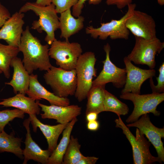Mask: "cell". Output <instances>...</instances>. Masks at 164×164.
Instances as JSON below:
<instances>
[{
    "label": "cell",
    "instance_id": "cell-1",
    "mask_svg": "<svg viewBox=\"0 0 164 164\" xmlns=\"http://www.w3.org/2000/svg\"><path fill=\"white\" fill-rule=\"evenodd\" d=\"M18 48L23 55L24 67L30 74L37 69L46 71L52 66L49 58V45H42L32 34L28 26L23 31Z\"/></svg>",
    "mask_w": 164,
    "mask_h": 164
},
{
    "label": "cell",
    "instance_id": "cell-2",
    "mask_svg": "<svg viewBox=\"0 0 164 164\" xmlns=\"http://www.w3.org/2000/svg\"><path fill=\"white\" fill-rule=\"evenodd\" d=\"M32 11L39 17L38 20L32 23L31 28L41 33L44 31L46 34L45 40L50 45L56 39L55 32L59 29V17L52 3L46 6L39 5L35 2H27L20 9L19 12H26Z\"/></svg>",
    "mask_w": 164,
    "mask_h": 164
},
{
    "label": "cell",
    "instance_id": "cell-3",
    "mask_svg": "<svg viewBox=\"0 0 164 164\" xmlns=\"http://www.w3.org/2000/svg\"><path fill=\"white\" fill-rule=\"evenodd\" d=\"M96 60L94 53L91 51L82 53L78 60L75 69L77 85L74 95L79 102L87 98L92 86L93 77H96Z\"/></svg>",
    "mask_w": 164,
    "mask_h": 164
},
{
    "label": "cell",
    "instance_id": "cell-4",
    "mask_svg": "<svg viewBox=\"0 0 164 164\" xmlns=\"http://www.w3.org/2000/svg\"><path fill=\"white\" fill-rule=\"evenodd\" d=\"M43 78L56 95L65 98L74 95L77 85L75 69L67 70L52 66L46 71Z\"/></svg>",
    "mask_w": 164,
    "mask_h": 164
},
{
    "label": "cell",
    "instance_id": "cell-5",
    "mask_svg": "<svg viewBox=\"0 0 164 164\" xmlns=\"http://www.w3.org/2000/svg\"><path fill=\"white\" fill-rule=\"evenodd\" d=\"M128 9L125 14L120 19H112L106 23H101V26L94 28L93 26H87L85 29L86 33L90 34L94 38L105 40L108 37L112 39H128L130 31L126 26V22L135 9L136 5L131 3L128 6Z\"/></svg>",
    "mask_w": 164,
    "mask_h": 164
},
{
    "label": "cell",
    "instance_id": "cell-6",
    "mask_svg": "<svg viewBox=\"0 0 164 164\" xmlns=\"http://www.w3.org/2000/svg\"><path fill=\"white\" fill-rule=\"evenodd\" d=\"M114 121L115 127L121 128L123 134L129 141L132 148L134 164H151L156 162L162 164L158 157L152 155L149 150L151 143L141 134L137 128L135 136L124 124L120 116Z\"/></svg>",
    "mask_w": 164,
    "mask_h": 164
},
{
    "label": "cell",
    "instance_id": "cell-7",
    "mask_svg": "<svg viewBox=\"0 0 164 164\" xmlns=\"http://www.w3.org/2000/svg\"><path fill=\"white\" fill-rule=\"evenodd\" d=\"M120 97L131 101L134 108L131 114L126 120L127 123H131L137 120L142 115L152 113L159 116V111L156 110L158 106L164 100V93L140 95L131 93L121 94Z\"/></svg>",
    "mask_w": 164,
    "mask_h": 164
},
{
    "label": "cell",
    "instance_id": "cell-8",
    "mask_svg": "<svg viewBox=\"0 0 164 164\" xmlns=\"http://www.w3.org/2000/svg\"><path fill=\"white\" fill-rule=\"evenodd\" d=\"M135 46L127 56L131 62L137 64L145 65L154 69L156 65L155 56L164 48V43L158 38L151 39L135 37Z\"/></svg>",
    "mask_w": 164,
    "mask_h": 164
},
{
    "label": "cell",
    "instance_id": "cell-9",
    "mask_svg": "<svg viewBox=\"0 0 164 164\" xmlns=\"http://www.w3.org/2000/svg\"><path fill=\"white\" fill-rule=\"evenodd\" d=\"M50 45L49 55L55 60L57 65L67 70L75 69L78 60L83 52L80 43L56 39Z\"/></svg>",
    "mask_w": 164,
    "mask_h": 164
},
{
    "label": "cell",
    "instance_id": "cell-10",
    "mask_svg": "<svg viewBox=\"0 0 164 164\" xmlns=\"http://www.w3.org/2000/svg\"><path fill=\"white\" fill-rule=\"evenodd\" d=\"M103 48L106 58L102 61L103 68L96 78L93 80L92 86L105 85L108 83H111L117 88H122L126 80V69L118 67L111 62L110 57L111 48L108 43L104 45Z\"/></svg>",
    "mask_w": 164,
    "mask_h": 164
},
{
    "label": "cell",
    "instance_id": "cell-11",
    "mask_svg": "<svg viewBox=\"0 0 164 164\" xmlns=\"http://www.w3.org/2000/svg\"><path fill=\"white\" fill-rule=\"evenodd\" d=\"M126 26L135 37L146 39L157 38L155 21L150 15L135 9L126 20Z\"/></svg>",
    "mask_w": 164,
    "mask_h": 164
},
{
    "label": "cell",
    "instance_id": "cell-12",
    "mask_svg": "<svg viewBox=\"0 0 164 164\" xmlns=\"http://www.w3.org/2000/svg\"><path fill=\"white\" fill-rule=\"evenodd\" d=\"M126 126L128 128L135 127L138 128L140 132L145 135L153 145L161 161L164 162V148L162 140V138H164V128H159L153 125L148 114L142 115L140 119Z\"/></svg>",
    "mask_w": 164,
    "mask_h": 164
},
{
    "label": "cell",
    "instance_id": "cell-13",
    "mask_svg": "<svg viewBox=\"0 0 164 164\" xmlns=\"http://www.w3.org/2000/svg\"><path fill=\"white\" fill-rule=\"evenodd\" d=\"M126 78L121 94L131 93L140 94L142 84L148 79L155 76L156 71L154 69H143L134 65L127 57H124Z\"/></svg>",
    "mask_w": 164,
    "mask_h": 164
},
{
    "label": "cell",
    "instance_id": "cell-14",
    "mask_svg": "<svg viewBox=\"0 0 164 164\" xmlns=\"http://www.w3.org/2000/svg\"><path fill=\"white\" fill-rule=\"evenodd\" d=\"M38 105L43 113L41 114L42 119H53L61 124H67L81 113V108L77 105L58 106L46 105L39 102Z\"/></svg>",
    "mask_w": 164,
    "mask_h": 164
},
{
    "label": "cell",
    "instance_id": "cell-15",
    "mask_svg": "<svg viewBox=\"0 0 164 164\" xmlns=\"http://www.w3.org/2000/svg\"><path fill=\"white\" fill-rule=\"evenodd\" d=\"M24 14L19 11L13 14L0 29V39L8 45L19 47L23 32Z\"/></svg>",
    "mask_w": 164,
    "mask_h": 164
},
{
    "label": "cell",
    "instance_id": "cell-16",
    "mask_svg": "<svg viewBox=\"0 0 164 164\" xmlns=\"http://www.w3.org/2000/svg\"><path fill=\"white\" fill-rule=\"evenodd\" d=\"M30 121L28 118L23 122V125L26 130L24 142L25 148L23 150L24 156L23 164H26L30 160H32L42 164H47L48 159L51 153L48 150H43L33 140L29 127Z\"/></svg>",
    "mask_w": 164,
    "mask_h": 164
},
{
    "label": "cell",
    "instance_id": "cell-17",
    "mask_svg": "<svg viewBox=\"0 0 164 164\" xmlns=\"http://www.w3.org/2000/svg\"><path fill=\"white\" fill-rule=\"evenodd\" d=\"M26 94L35 100H46L50 105L66 106L70 104L67 97H60L46 89L39 82L38 75L33 73L30 74V84Z\"/></svg>",
    "mask_w": 164,
    "mask_h": 164
},
{
    "label": "cell",
    "instance_id": "cell-18",
    "mask_svg": "<svg viewBox=\"0 0 164 164\" xmlns=\"http://www.w3.org/2000/svg\"><path fill=\"white\" fill-rule=\"evenodd\" d=\"M13 69L12 80L5 84L11 86L14 92L26 94L29 87L30 74L25 68L21 59L17 56L14 58L10 63Z\"/></svg>",
    "mask_w": 164,
    "mask_h": 164
},
{
    "label": "cell",
    "instance_id": "cell-19",
    "mask_svg": "<svg viewBox=\"0 0 164 164\" xmlns=\"http://www.w3.org/2000/svg\"><path fill=\"white\" fill-rule=\"evenodd\" d=\"M34 132H36L37 128H39L45 137L48 145V149L52 153L57 145L60 135L66 128L68 123L59 124L55 125L44 124L37 118L36 114H29Z\"/></svg>",
    "mask_w": 164,
    "mask_h": 164
},
{
    "label": "cell",
    "instance_id": "cell-20",
    "mask_svg": "<svg viewBox=\"0 0 164 164\" xmlns=\"http://www.w3.org/2000/svg\"><path fill=\"white\" fill-rule=\"evenodd\" d=\"M77 18H74L72 15L70 9L60 13L59 20L60 38L69 41V38L71 36L78 33L83 28L84 17L80 15Z\"/></svg>",
    "mask_w": 164,
    "mask_h": 164
},
{
    "label": "cell",
    "instance_id": "cell-21",
    "mask_svg": "<svg viewBox=\"0 0 164 164\" xmlns=\"http://www.w3.org/2000/svg\"><path fill=\"white\" fill-rule=\"evenodd\" d=\"M25 95L18 93L15 96L2 99L0 105L3 107H13L29 114H39L40 109L39 100H35Z\"/></svg>",
    "mask_w": 164,
    "mask_h": 164
},
{
    "label": "cell",
    "instance_id": "cell-22",
    "mask_svg": "<svg viewBox=\"0 0 164 164\" xmlns=\"http://www.w3.org/2000/svg\"><path fill=\"white\" fill-rule=\"evenodd\" d=\"M77 121V118L69 122L62 132V137L55 149L51 153L47 164H61L63 155L69 144L71 133L73 127Z\"/></svg>",
    "mask_w": 164,
    "mask_h": 164
},
{
    "label": "cell",
    "instance_id": "cell-23",
    "mask_svg": "<svg viewBox=\"0 0 164 164\" xmlns=\"http://www.w3.org/2000/svg\"><path fill=\"white\" fill-rule=\"evenodd\" d=\"M105 86H92L88 92L86 110V114L91 112L98 114L104 112V101Z\"/></svg>",
    "mask_w": 164,
    "mask_h": 164
},
{
    "label": "cell",
    "instance_id": "cell-24",
    "mask_svg": "<svg viewBox=\"0 0 164 164\" xmlns=\"http://www.w3.org/2000/svg\"><path fill=\"white\" fill-rule=\"evenodd\" d=\"M14 135L13 132L9 135L4 130L0 133V153H12L23 159V150L21 148L22 138L15 137Z\"/></svg>",
    "mask_w": 164,
    "mask_h": 164
},
{
    "label": "cell",
    "instance_id": "cell-25",
    "mask_svg": "<svg viewBox=\"0 0 164 164\" xmlns=\"http://www.w3.org/2000/svg\"><path fill=\"white\" fill-rule=\"evenodd\" d=\"M19 52L18 47L0 43V69L6 78H9L11 62Z\"/></svg>",
    "mask_w": 164,
    "mask_h": 164
},
{
    "label": "cell",
    "instance_id": "cell-26",
    "mask_svg": "<svg viewBox=\"0 0 164 164\" xmlns=\"http://www.w3.org/2000/svg\"><path fill=\"white\" fill-rule=\"evenodd\" d=\"M129 109L125 103L108 92L105 91L104 101V111H110L115 113L118 116L125 115L128 113Z\"/></svg>",
    "mask_w": 164,
    "mask_h": 164
},
{
    "label": "cell",
    "instance_id": "cell-27",
    "mask_svg": "<svg viewBox=\"0 0 164 164\" xmlns=\"http://www.w3.org/2000/svg\"><path fill=\"white\" fill-rule=\"evenodd\" d=\"M81 145L77 138L71 135L69 142L63 155L62 164H77L84 156L80 151Z\"/></svg>",
    "mask_w": 164,
    "mask_h": 164
},
{
    "label": "cell",
    "instance_id": "cell-28",
    "mask_svg": "<svg viewBox=\"0 0 164 164\" xmlns=\"http://www.w3.org/2000/svg\"><path fill=\"white\" fill-rule=\"evenodd\" d=\"M25 113L22 111L17 108L0 111V133L4 130L5 126L14 118L23 119Z\"/></svg>",
    "mask_w": 164,
    "mask_h": 164
},
{
    "label": "cell",
    "instance_id": "cell-29",
    "mask_svg": "<svg viewBox=\"0 0 164 164\" xmlns=\"http://www.w3.org/2000/svg\"><path fill=\"white\" fill-rule=\"evenodd\" d=\"M159 74L156 77L157 84L155 85L152 78H149V82L152 93H161L164 92V63L161 65L159 69Z\"/></svg>",
    "mask_w": 164,
    "mask_h": 164
},
{
    "label": "cell",
    "instance_id": "cell-30",
    "mask_svg": "<svg viewBox=\"0 0 164 164\" xmlns=\"http://www.w3.org/2000/svg\"><path fill=\"white\" fill-rule=\"evenodd\" d=\"M78 0H51V2L55 5L57 13L60 14L75 5Z\"/></svg>",
    "mask_w": 164,
    "mask_h": 164
},
{
    "label": "cell",
    "instance_id": "cell-31",
    "mask_svg": "<svg viewBox=\"0 0 164 164\" xmlns=\"http://www.w3.org/2000/svg\"><path fill=\"white\" fill-rule=\"evenodd\" d=\"M88 1L90 4L97 5L100 3L102 0H79L77 4L73 7L72 14L75 17L80 16L84 7V4L87 1Z\"/></svg>",
    "mask_w": 164,
    "mask_h": 164
},
{
    "label": "cell",
    "instance_id": "cell-32",
    "mask_svg": "<svg viewBox=\"0 0 164 164\" xmlns=\"http://www.w3.org/2000/svg\"><path fill=\"white\" fill-rule=\"evenodd\" d=\"M132 0H106V3L108 5H115L117 8L121 9L132 3Z\"/></svg>",
    "mask_w": 164,
    "mask_h": 164
},
{
    "label": "cell",
    "instance_id": "cell-33",
    "mask_svg": "<svg viewBox=\"0 0 164 164\" xmlns=\"http://www.w3.org/2000/svg\"><path fill=\"white\" fill-rule=\"evenodd\" d=\"M11 16L8 10L0 2V28Z\"/></svg>",
    "mask_w": 164,
    "mask_h": 164
},
{
    "label": "cell",
    "instance_id": "cell-34",
    "mask_svg": "<svg viewBox=\"0 0 164 164\" xmlns=\"http://www.w3.org/2000/svg\"><path fill=\"white\" fill-rule=\"evenodd\" d=\"M98 158L94 156H84L81 159L77 164H95Z\"/></svg>",
    "mask_w": 164,
    "mask_h": 164
},
{
    "label": "cell",
    "instance_id": "cell-35",
    "mask_svg": "<svg viewBox=\"0 0 164 164\" xmlns=\"http://www.w3.org/2000/svg\"><path fill=\"white\" fill-rule=\"evenodd\" d=\"M100 127V124L97 120L87 122V128L92 131H96L98 130Z\"/></svg>",
    "mask_w": 164,
    "mask_h": 164
},
{
    "label": "cell",
    "instance_id": "cell-36",
    "mask_svg": "<svg viewBox=\"0 0 164 164\" xmlns=\"http://www.w3.org/2000/svg\"><path fill=\"white\" fill-rule=\"evenodd\" d=\"M99 114L91 112L86 114V119L87 122L97 120Z\"/></svg>",
    "mask_w": 164,
    "mask_h": 164
},
{
    "label": "cell",
    "instance_id": "cell-37",
    "mask_svg": "<svg viewBox=\"0 0 164 164\" xmlns=\"http://www.w3.org/2000/svg\"><path fill=\"white\" fill-rule=\"evenodd\" d=\"M35 3L39 5L44 6L48 5L52 3L51 0H36Z\"/></svg>",
    "mask_w": 164,
    "mask_h": 164
},
{
    "label": "cell",
    "instance_id": "cell-38",
    "mask_svg": "<svg viewBox=\"0 0 164 164\" xmlns=\"http://www.w3.org/2000/svg\"><path fill=\"white\" fill-rule=\"evenodd\" d=\"M158 3L160 5H163L164 4V0H157Z\"/></svg>",
    "mask_w": 164,
    "mask_h": 164
},
{
    "label": "cell",
    "instance_id": "cell-39",
    "mask_svg": "<svg viewBox=\"0 0 164 164\" xmlns=\"http://www.w3.org/2000/svg\"><path fill=\"white\" fill-rule=\"evenodd\" d=\"M2 73V71L0 69V74Z\"/></svg>",
    "mask_w": 164,
    "mask_h": 164
}]
</instances>
